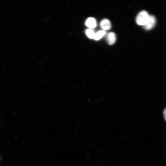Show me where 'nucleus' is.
<instances>
[{
    "instance_id": "nucleus-2",
    "label": "nucleus",
    "mask_w": 166,
    "mask_h": 166,
    "mask_svg": "<svg viewBox=\"0 0 166 166\" xmlns=\"http://www.w3.org/2000/svg\"><path fill=\"white\" fill-rule=\"evenodd\" d=\"M156 22L155 17L152 15H150L147 23L144 26V28L147 30L152 29L154 26Z\"/></svg>"
},
{
    "instance_id": "nucleus-4",
    "label": "nucleus",
    "mask_w": 166,
    "mask_h": 166,
    "mask_svg": "<svg viewBox=\"0 0 166 166\" xmlns=\"http://www.w3.org/2000/svg\"><path fill=\"white\" fill-rule=\"evenodd\" d=\"M86 26L90 29H93L97 25L95 19L93 18H89L86 21Z\"/></svg>"
},
{
    "instance_id": "nucleus-3",
    "label": "nucleus",
    "mask_w": 166,
    "mask_h": 166,
    "mask_svg": "<svg viewBox=\"0 0 166 166\" xmlns=\"http://www.w3.org/2000/svg\"><path fill=\"white\" fill-rule=\"evenodd\" d=\"M101 27L104 30H109L111 28V24L110 21L108 19L105 18L102 19L100 22Z\"/></svg>"
},
{
    "instance_id": "nucleus-1",
    "label": "nucleus",
    "mask_w": 166,
    "mask_h": 166,
    "mask_svg": "<svg viewBox=\"0 0 166 166\" xmlns=\"http://www.w3.org/2000/svg\"><path fill=\"white\" fill-rule=\"evenodd\" d=\"M149 17L150 15L147 12L142 10L137 15L136 20V23L138 25L144 26L148 22Z\"/></svg>"
},
{
    "instance_id": "nucleus-5",
    "label": "nucleus",
    "mask_w": 166,
    "mask_h": 166,
    "mask_svg": "<svg viewBox=\"0 0 166 166\" xmlns=\"http://www.w3.org/2000/svg\"><path fill=\"white\" fill-rule=\"evenodd\" d=\"M116 37L113 32H110L108 35L107 41L109 45L113 44L115 42Z\"/></svg>"
},
{
    "instance_id": "nucleus-6",
    "label": "nucleus",
    "mask_w": 166,
    "mask_h": 166,
    "mask_svg": "<svg viewBox=\"0 0 166 166\" xmlns=\"http://www.w3.org/2000/svg\"><path fill=\"white\" fill-rule=\"evenodd\" d=\"M105 31L104 30L99 31L95 34L93 39L96 40H98L105 35Z\"/></svg>"
},
{
    "instance_id": "nucleus-8",
    "label": "nucleus",
    "mask_w": 166,
    "mask_h": 166,
    "mask_svg": "<svg viewBox=\"0 0 166 166\" xmlns=\"http://www.w3.org/2000/svg\"><path fill=\"white\" fill-rule=\"evenodd\" d=\"M163 114L164 119L166 121V108H165Z\"/></svg>"
},
{
    "instance_id": "nucleus-7",
    "label": "nucleus",
    "mask_w": 166,
    "mask_h": 166,
    "mask_svg": "<svg viewBox=\"0 0 166 166\" xmlns=\"http://www.w3.org/2000/svg\"><path fill=\"white\" fill-rule=\"evenodd\" d=\"M86 33L89 38H90L93 39L95 33L91 29L87 30Z\"/></svg>"
}]
</instances>
